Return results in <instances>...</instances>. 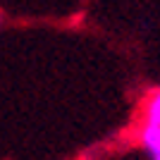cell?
Returning a JSON list of instances; mask_svg holds the SVG:
<instances>
[{
    "label": "cell",
    "instance_id": "6da1fadb",
    "mask_svg": "<svg viewBox=\"0 0 160 160\" xmlns=\"http://www.w3.org/2000/svg\"><path fill=\"white\" fill-rule=\"evenodd\" d=\"M141 146L151 160H160V127L141 124Z\"/></svg>",
    "mask_w": 160,
    "mask_h": 160
},
{
    "label": "cell",
    "instance_id": "7a4b0ae2",
    "mask_svg": "<svg viewBox=\"0 0 160 160\" xmlns=\"http://www.w3.org/2000/svg\"><path fill=\"white\" fill-rule=\"evenodd\" d=\"M143 124H155V127H160V88L153 91V96L148 98L146 108H143Z\"/></svg>",
    "mask_w": 160,
    "mask_h": 160
}]
</instances>
